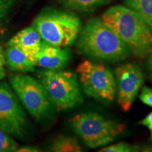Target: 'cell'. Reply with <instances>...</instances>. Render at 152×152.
I'll return each mask as SVG.
<instances>
[{
	"label": "cell",
	"mask_w": 152,
	"mask_h": 152,
	"mask_svg": "<svg viewBox=\"0 0 152 152\" xmlns=\"http://www.w3.org/2000/svg\"><path fill=\"white\" fill-rule=\"evenodd\" d=\"M101 19L109 26L138 58L152 52V32L141 17L124 5H115L104 11Z\"/></svg>",
	"instance_id": "1"
},
{
	"label": "cell",
	"mask_w": 152,
	"mask_h": 152,
	"mask_svg": "<svg viewBox=\"0 0 152 152\" xmlns=\"http://www.w3.org/2000/svg\"><path fill=\"white\" fill-rule=\"evenodd\" d=\"M75 42L81 54L99 61H121L131 55L118 36L99 18L90 19L86 23Z\"/></svg>",
	"instance_id": "2"
},
{
	"label": "cell",
	"mask_w": 152,
	"mask_h": 152,
	"mask_svg": "<svg viewBox=\"0 0 152 152\" xmlns=\"http://www.w3.org/2000/svg\"><path fill=\"white\" fill-rule=\"evenodd\" d=\"M32 26L45 42L61 47L73 45L83 28L80 19L75 14L51 9L39 13Z\"/></svg>",
	"instance_id": "3"
},
{
	"label": "cell",
	"mask_w": 152,
	"mask_h": 152,
	"mask_svg": "<svg viewBox=\"0 0 152 152\" xmlns=\"http://www.w3.org/2000/svg\"><path fill=\"white\" fill-rule=\"evenodd\" d=\"M68 123L90 149L112 143L125 130V125L94 111L75 114L68 120Z\"/></svg>",
	"instance_id": "4"
},
{
	"label": "cell",
	"mask_w": 152,
	"mask_h": 152,
	"mask_svg": "<svg viewBox=\"0 0 152 152\" xmlns=\"http://www.w3.org/2000/svg\"><path fill=\"white\" fill-rule=\"evenodd\" d=\"M40 83L58 111H68L83 102L78 77L73 72L45 70L40 75Z\"/></svg>",
	"instance_id": "5"
},
{
	"label": "cell",
	"mask_w": 152,
	"mask_h": 152,
	"mask_svg": "<svg viewBox=\"0 0 152 152\" xmlns=\"http://www.w3.org/2000/svg\"><path fill=\"white\" fill-rule=\"evenodd\" d=\"M80 85L87 96L109 104L116 96L115 76L111 70L102 64L85 60L76 68Z\"/></svg>",
	"instance_id": "6"
},
{
	"label": "cell",
	"mask_w": 152,
	"mask_h": 152,
	"mask_svg": "<svg viewBox=\"0 0 152 152\" xmlns=\"http://www.w3.org/2000/svg\"><path fill=\"white\" fill-rule=\"evenodd\" d=\"M10 83L23 106L34 118L42 121L50 114L53 104L40 81L18 73L11 76Z\"/></svg>",
	"instance_id": "7"
},
{
	"label": "cell",
	"mask_w": 152,
	"mask_h": 152,
	"mask_svg": "<svg viewBox=\"0 0 152 152\" xmlns=\"http://www.w3.org/2000/svg\"><path fill=\"white\" fill-rule=\"evenodd\" d=\"M28 120L16 95L6 83H0V129L20 139L25 135Z\"/></svg>",
	"instance_id": "8"
},
{
	"label": "cell",
	"mask_w": 152,
	"mask_h": 152,
	"mask_svg": "<svg viewBox=\"0 0 152 152\" xmlns=\"http://www.w3.org/2000/svg\"><path fill=\"white\" fill-rule=\"evenodd\" d=\"M114 76L118 103L123 111L127 112L132 107L143 85V71L137 64L125 63L116 67L114 71Z\"/></svg>",
	"instance_id": "9"
},
{
	"label": "cell",
	"mask_w": 152,
	"mask_h": 152,
	"mask_svg": "<svg viewBox=\"0 0 152 152\" xmlns=\"http://www.w3.org/2000/svg\"><path fill=\"white\" fill-rule=\"evenodd\" d=\"M71 59V52L68 47L53 46L42 41L36 66L45 70H61L68 65Z\"/></svg>",
	"instance_id": "10"
},
{
	"label": "cell",
	"mask_w": 152,
	"mask_h": 152,
	"mask_svg": "<svg viewBox=\"0 0 152 152\" xmlns=\"http://www.w3.org/2000/svg\"><path fill=\"white\" fill-rule=\"evenodd\" d=\"M42 39L33 26L24 28L17 33L8 42V46L20 49L36 66L37 58L40 51Z\"/></svg>",
	"instance_id": "11"
},
{
	"label": "cell",
	"mask_w": 152,
	"mask_h": 152,
	"mask_svg": "<svg viewBox=\"0 0 152 152\" xmlns=\"http://www.w3.org/2000/svg\"><path fill=\"white\" fill-rule=\"evenodd\" d=\"M6 66L12 71L26 73L35 71V65L20 49L8 46L4 51Z\"/></svg>",
	"instance_id": "12"
},
{
	"label": "cell",
	"mask_w": 152,
	"mask_h": 152,
	"mask_svg": "<svg viewBox=\"0 0 152 152\" xmlns=\"http://www.w3.org/2000/svg\"><path fill=\"white\" fill-rule=\"evenodd\" d=\"M125 6L141 17L152 32V0H123Z\"/></svg>",
	"instance_id": "13"
},
{
	"label": "cell",
	"mask_w": 152,
	"mask_h": 152,
	"mask_svg": "<svg viewBox=\"0 0 152 152\" xmlns=\"http://www.w3.org/2000/svg\"><path fill=\"white\" fill-rule=\"evenodd\" d=\"M50 150L54 152L83 151L78 140L74 136L59 135L52 140Z\"/></svg>",
	"instance_id": "14"
},
{
	"label": "cell",
	"mask_w": 152,
	"mask_h": 152,
	"mask_svg": "<svg viewBox=\"0 0 152 152\" xmlns=\"http://www.w3.org/2000/svg\"><path fill=\"white\" fill-rule=\"evenodd\" d=\"M111 1L113 0H61L66 7L80 13L90 12Z\"/></svg>",
	"instance_id": "15"
},
{
	"label": "cell",
	"mask_w": 152,
	"mask_h": 152,
	"mask_svg": "<svg viewBox=\"0 0 152 152\" xmlns=\"http://www.w3.org/2000/svg\"><path fill=\"white\" fill-rule=\"evenodd\" d=\"M18 147V143L14 139L0 129V152L16 151Z\"/></svg>",
	"instance_id": "16"
},
{
	"label": "cell",
	"mask_w": 152,
	"mask_h": 152,
	"mask_svg": "<svg viewBox=\"0 0 152 152\" xmlns=\"http://www.w3.org/2000/svg\"><path fill=\"white\" fill-rule=\"evenodd\" d=\"M141 148L138 146L131 145L126 142H118V143L111 144L102 148L99 150V152H132L139 151Z\"/></svg>",
	"instance_id": "17"
},
{
	"label": "cell",
	"mask_w": 152,
	"mask_h": 152,
	"mask_svg": "<svg viewBox=\"0 0 152 152\" xmlns=\"http://www.w3.org/2000/svg\"><path fill=\"white\" fill-rule=\"evenodd\" d=\"M140 99L144 104L152 107V88L144 87L140 93Z\"/></svg>",
	"instance_id": "18"
},
{
	"label": "cell",
	"mask_w": 152,
	"mask_h": 152,
	"mask_svg": "<svg viewBox=\"0 0 152 152\" xmlns=\"http://www.w3.org/2000/svg\"><path fill=\"white\" fill-rule=\"evenodd\" d=\"M6 75V61L4 50L0 45V80L4 78Z\"/></svg>",
	"instance_id": "19"
},
{
	"label": "cell",
	"mask_w": 152,
	"mask_h": 152,
	"mask_svg": "<svg viewBox=\"0 0 152 152\" xmlns=\"http://www.w3.org/2000/svg\"><path fill=\"white\" fill-rule=\"evenodd\" d=\"M140 124L144 126L147 127L150 131V136H151V140H152V111L149 113L148 115L142 119L140 122Z\"/></svg>",
	"instance_id": "20"
},
{
	"label": "cell",
	"mask_w": 152,
	"mask_h": 152,
	"mask_svg": "<svg viewBox=\"0 0 152 152\" xmlns=\"http://www.w3.org/2000/svg\"><path fill=\"white\" fill-rule=\"evenodd\" d=\"M16 151L18 152H37L42 151L39 148L36 147H32V146H24V147H18Z\"/></svg>",
	"instance_id": "21"
},
{
	"label": "cell",
	"mask_w": 152,
	"mask_h": 152,
	"mask_svg": "<svg viewBox=\"0 0 152 152\" xmlns=\"http://www.w3.org/2000/svg\"><path fill=\"white\" fill-rule=\"evenodd\" d=\"M7 7V0H0V17L5 12Z\"/></svg>",
	"instance_id": "22"
},
{
	"label": "cell",
	"mask_w": 152,
	"mask_h": 152,
	"mask_svg": "<svg viewBox=\"0 0 152 152\" xmlns=\"http://www.w3.org/2000/svg\"><path fill=\"white\" fill-rule=\"evenodd\" d=\"M148 57V61H147V67L149 68V71L151 72L152 74V52L150 53Z\"/></svg>",
	"instance_id": "23"
},
{
	"label": "cell",
	"mask_w": 152,
	"mask_h": 152,
	"mask_svg": "<svg viewBox=\"0 0 152 152\" xmlns=\"http://www.w3.org/2000/svg\"><path fill=\"white\" fill-rule=\"evenodd\" d=\"M0 18H1V17H0Z\"/></svg>",
	"instance_id": "24"
}]
</instances>
